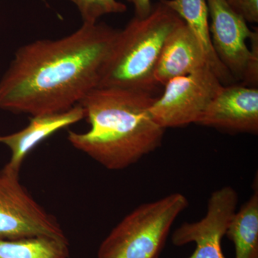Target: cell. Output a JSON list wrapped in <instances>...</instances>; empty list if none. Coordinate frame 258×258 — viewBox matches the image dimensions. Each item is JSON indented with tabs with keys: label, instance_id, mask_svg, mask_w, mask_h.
Here are the masks:
<instances>
[{
	"label": "cell",
	"instance_id": "cell-10",
	"mask_svg": "<svg viewBox=\"0 0 258 258\" xmlns=\"http://www.w3.org/2000/svg\"><path fill=\"white\" fill-rule=\"evenodd\" d=\"M208 66L210 67L205 52L183 21L166 40L154 71V80L158 86H164L171 79Z\"/></svg>",
	"mask_w": 258,
	"mask_h": 258
},
{
	"label": "cell",
	"instance_id": "cell-14",
	"mask_svg": "<svg viewBox=\"0 0 258 258\" xmlns=\"http://www.w3.org/2000/svg\"><path fill=\"white\" fill-rule=\"evenodd\" d=\"M77 6L83 23H96L105 15L123 13L126 6L118 0H69Z\"/></svg>",
	"mask_w": 258,
	"mask_h": 258
},
{
	"label": "cell",
	"instance_id": "cell-3",
	"mask_svg": "<svg viewBox=\"0 0 258 258\" xmlns=\"http://www.w3.org/2000/svg\"><path fill=\"white\" fill-rule=\"evenodd\" d=\"M183 20L159 2L144 18L134 17L118 30L97 88H119L152 93L154 71L168 36Z\"/></svg>",
	"mask_w": 258,
	"mask_h": 258
},
{
	"label": "cell",
	"instance_id": "cell-12",
	"mask_svg": "<svg viewBox=\"0 0 258 258\" xmlns=\"http://www.w3.org/2000/svg\"><path fill=\"white\" fill-rule=\"evenodd\" d=\"M258 188L236 211L226 235L235 245V258H258Z\"/></svg>",
	"mask_w": 258,
	"mask_h": 258
},
{
	"label": "cell",
	"instance_id": "cell-18",
	"mask_svg": "<svg viewBox=\"0 0 258 258\" xmlns=\"http://www.w3.org/2000/svg\"><path fill=\"white\" fill-rule=\"evenodd\" d=\"M43 1H44V0H43Z\"/></svg>",
	"mask_w": 258,
	"mask_h": 258
},
{
	"label": "cell",
	"instance_id": "cell-2",
	"mask_svg": "<svg viewBox=\"0 0 258 258\" xmlns=\"http://www.w3.org/2000/svg\"><path fill=\"white\" fill-rule=\"evenodd\" d=\"M152 93L119 88H96L79 104L91 128L70 131L68 140L108 170L126 169L161 147L166 129L153 118Z\"/></svg>",
	"mask_w": 258,
	"mask_h": 258
},
{
	"label": "cell",
	"instance_id": "cell-8",
	"mask_svg": "<svg viewBox=\"0 0 258 258\" xmlns=\"http://www.w3.org/2000/svg\"><path fill=\"white\" fill-rule=\"evenodd\" d=\"M196 124L232 133L257 134V88L222 85Z\"/></svg>",
	"mask_w": 258,
	"mask_h": 258
},
{
	"label": "cell",
	"instance_id": "cell-1",
	"mask_svg": "<svg viewBox=\"0 0 258 258\" xmlns=\"http://www.w3.org/2000/svg\"><path fill=\"white\" fill-rule=\"evenodd\" d=\"M118 32L105 23H83L62 38L20 47L0 81V110L35 116L79 104L98 87Z\"/></svg>",
	"mask_w": 258,
	"mask_h": 258
},
{
	"label": "cell",
	"instance_id": "cell-6",
	"mask_svg": "<svg viewBox=\"0 0 258 258\" xmlns=\"http://www.w3.org/2000/svg\"><path fill=\"white\" fill-rule=\"evenodd\" d=\"M150 107L154 120L164 129L197 123L222 83L210 67L171 79Z\"/></svg>",
	"mask_w": 258,
	"mask_h": 258
},
{
	"label": "cell",
	"instance_id": "cell-9",
	"mask_svg": "<svg viewBox=\"0 0 258 258\" xmlns=\"http://www.w3.org/2000/svg\"><path fill=\"white\" fill-rule=\"evenodd\" d=\"M85 118L84 109L79 103L60 113L32 116L29 124L21 131L0 136V144H5L11 152L10 161L3 168L20 174L22 164L32 149L52 134Z\"/></svg>",
	"mask_w": 258,
	"mask_h": 258
},
{
	"label": "cell",
	"instance_id": "cell-7",
	"mask_svg": "<svg viewBox=\"0 0 258 258\" xmlns=\"http://www.w3.org/2000/svg\"><path fill=\"white\" fill-rule=\"evenodd\" d=\"M207 3L214 50L232 77L242 80L251 57L247 40L254 30L249 28L246 20L225 0H207Z\"/></svg>",
	"mask_w": 258,
	"mask_h": 258
},
{
	"label": "cell",
	"instance_id": "cell-13",
	"mask_svg": "<svg viewBox=\"0 0 258 258\" xmlns=\"http://www.w3.org/2000/svg\"><path fill=\"white\" fill-rule=\"evenodd\" d=\"M0 258H71L68 240L34 237L0 240Z\"/></svg>",
	"mask_w": 258,
	"mask_h": 258
},
{
	"label": "cell",
	"instance_id": "cell-17",
	"mask_svg": "<svg viewBox=\"0 0 258 258\" xmlns=\"http://www.w3.org/2000/svg\"><path fill=\"white\" fill-rule=\"evenodd\" d=\"M134 6L135 17L144 18L150 14L153 6L150 0H126Z\"/></svg>",
	"mask_w": 258,
	"mask_h": 258
},
{
	"label": "cell",
	"instance_id": "cell-5",
	"mask_svg": "<svg viewBox=\"0 0 258 258\" xmlns=\"http://www.w3.org/2000/svg\"><path fill=\"white\" fill-rule=\"evenodd\" d=\"M49 237L68 240L53 215L47 212L20 181V174L0 171V240Z\"/></svg>",
	"mask_w": 258,
	"mask_h": 258
},
{
	"label": "cell",
	"instance_id": "cell-4",
	"mask_svg": "<svg viewBox=\"0 0 258 258\" xmlns=\"http://www.w3.org/2000/svg\"><path fill=\"white\" fill-rule=\"evenodd\" d=\"M188 206L181 193L139 205L101 242L97 258H159L171 227Z\"/></svg>",
	"mask_w": 258,
	"mask_h": 258
},
{
	"label": "cell",
	"instance_id": "cell-15",
	"mask_svg": "<svg viewBox=\"0 0 258 258\" xmlns=\"http://www.w3.org/2000/svg\"><path fill=\"white\" fill-rule=\"evenodd\" d=\"M250 41L251 57L249 58L247 69L244 73L243 79L246 84L257 85L258 81V31L254 30L253 35L249 39Z\"/></svg>",
	"mask_w": 258,
	"mask_h": 258
},
{
	"label": "cell",
	"instance_id": "cell-11",
	"mask_svg": "<svg viewBox=\"0 0 258 258\" xmlns=\"http://www.w3.org/2000/svg\"><path fill=\"white\" fill-rule=\"evenodd\" d=\"M179 17L196 37L209 64L221 83H230L234 79L218 58L211 41L210 17L207 0H159Z\"/></svg>",
	"mask_w": 258,
	"mask_h": 258
},
{
	"label": "cell",
	"instance_id": "cell-16",
	"mask_svg": "<svg viewBox=\"0 0 258 258\" xmlns=\"http://www.w3.org/2000/svg\"><path fill=\"white\" fill-rule=\"evenodd\" d=\"M247 23H258V0H225Z\"/></svg>",
	"mask_w": 258,
	"mask_h": 258
}]
</instances>
